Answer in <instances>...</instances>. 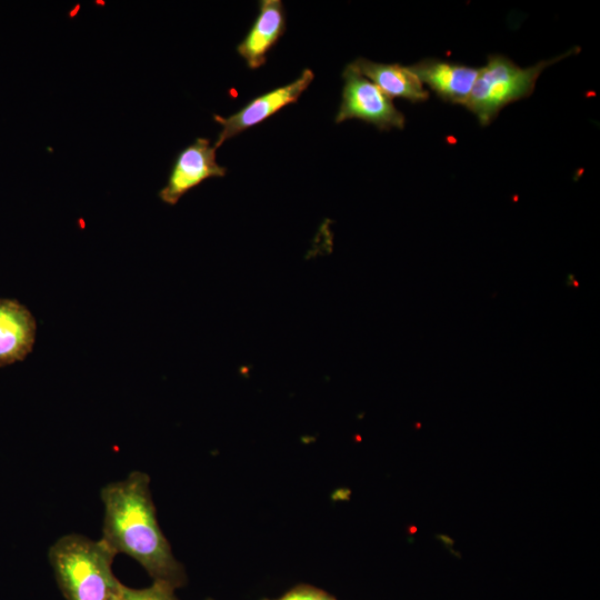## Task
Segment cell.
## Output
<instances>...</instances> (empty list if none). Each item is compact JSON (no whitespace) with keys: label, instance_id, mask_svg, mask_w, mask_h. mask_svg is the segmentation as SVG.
Masks as SVG:
<instances>
[{"label":"cell","instance_id":"1","mask_svg":"<svg viewBox=\"0 0 600 600\" xmlns=\"http://www.w3.org/2000/svg\"><path fill=\"white\" fill-rule=\"evenodd\" d=\"M103 523L101 539L116 553L136 560L153 579L173 586L186 583L182 564L163 536L151 498L150 478L136 470L101 489Z\"/></svg>","mask_w":600,"mask_h":600},{"label":"cell","instance_id":"2","mask_svg":"<svg viewBox=\"0 0 600 600\" xmlns=\"http://www.w3.org/2000/svg\"><path fill=\"white\" fill-rule=\"evenodd\" d=\"M116 556L102 539L78 533L62 536L48 551L66 600H118L124 584L112 571Z\"/></svg>","mask_w":600,"mask_h":600},{"label":"cell","instance_id":"3","mask_svg":"<svg viewBox=\"0 0 600 600\" xmlns=\"http://www.w3.org/2000/svg\"><path fill=\"white\" fill-rule=\"evenodd\" d=\"M578 49H570L561 56L541 60L528 68L519 67L502 54L489 56L487 64L479 68L464 107L478 118L481 126L490 124L502 108L533 92L536 82L546 68L570 57Z\"/></svg>","mask_w":600,"mask_h":600},{"label":"cell","instance_id":"4","mask_svg":"<svg viewBox=\"0 0 600 600\" xmlns=\"http://www.w3.org/2000/svg\"><path fill=\"white\" fill-rule=\"evenodd\" d=\"M342 77L344 86L336 116L337 123L358 119L376 126L379 130L403 129L406 123L403 113L376 84L350 64L343 70Z\"/></svg>","mask_w":600,"mask_h":600},{"label":"cell","instance_id":"5","mask_svg":"<svg viewBox=\"0 0 600 600\" xmlns=\"http://www.w3.org/2000/svg\"><path fill=\"white\" fill-rule=\"evenodd\" d=\"M313 78L312 70L303 69L294 81L256 97L229 117L214 114L213 119L221 124V130L213 147L218 149L224 141L261 123L286 106L297 102Z\"/></svg>","mask_w":600,"mask_h":600},{"label":"cell","instance_id":"6","mask_svg":"<svg viewBox=\"0 0 600 600\" xmlns=\"http://www.w3.org/2000/svg\"><path fill=\"white\" fill-rule=\"evenodd\" d=\"M216 148L197 138L182 149L172 164L167 184L158 192L162 202L174 206L182 196L209 178L223 177L226 168L216 160Z\"/></svg>","mask_w":600,"mask_h":600},{"label":"cell","instance_id":"7","mask_svg":"<svg viewBox=\"0 0 600 600\" xmlns=\"http://www.w3.org/2000/svg\"><path fill=\"white\" fill-rule=\"evenodd\" d=\"M408 67L442 101L463 106L479 72V68L436 58H426Z\"/></svg>","mask_w":600,"mask_h":600},{"label":"cell","instance_id":"8","mask_svg":"<svg viewBox=\"0 0 600 600\" xmlns=\"http://www.w3.org/2000/svg\"><path fill=\"white\" fill-rule=\"evenodd\" d=\"M37 321L16 299L0 298V368L22 361L32 351Z\"/></svg>","mask_w":600,"mask_h":600},{"label":"cell","instance_id":"9","mask_svg":"<svg viewBox=\"0 0 600 600\" xmlns=\"http://www.w3.org/2000/svg\"><path fill=\"white\" fill-rule=\"evenodd\" d=\"M284 31L283 3L280 0H262L259 2V13L243 40L238 44L237 52L250 69H258L266 63L268 51Z\"/></svg>","mask_w":600,"mask_h":600},{"label":"cell","instance_id":"10","mask_svg":"<svg viewBox=\"0 0 600 600\" xmlns=\"http://www.w3.org/2000/svg\"><path fill=\"white\" fill-rule=\"evenodd\" d=\"M349 64L390 99L402 98L413 103L429 99V92L409 67L398 63H379L364 58H358Z\"/></svg>","mask_w":600,"mask_h":600},{"label":"cell","instance_id":"11","mask_svg":"<svg viewBox=\"0 0 600 600\" xmlns=\"http://www.w3.org/2000/svg\"><path fill=\"white\" fill-rule=\"evenodd\" d=\"M176 588L168 582L153 581L150 587L132 589L123 586L118 600H179Z\"/></svg>","mask_w":600,"mask_h":600},{"label":"cell","instance_id":"12","mask_svg":"<svg viewBox=\"0 0 600 600\" xmlns=\"http://www.w3.org/2000/svg\"><path fill=\"white\" fill-rule=\"evenodd\" d=\"M274 600H336L329 593L311 586H298Z\"/></svg>","mask_w":600,"mask_h":600},{"label":"cell","instance_id":"13","mask_svg":"<svg viewBox=\"0 0 600 600\" xmlns=\"http://www.w3.org/2000/svg\"><path fill=\"white\" fill-rule=\"evenodd\" d=\"M207 600H212V599H207Z\"/></svg>","mask_w":600,"mask_h":600}]
</instances>
